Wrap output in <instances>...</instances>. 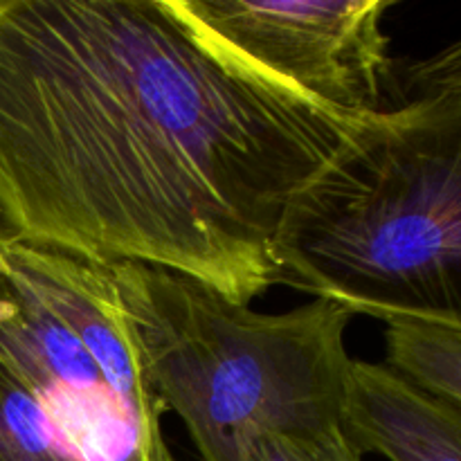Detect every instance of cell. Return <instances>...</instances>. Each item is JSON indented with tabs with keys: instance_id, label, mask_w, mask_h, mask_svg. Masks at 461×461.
I'll list each match as a JSON object with an SVG mask.
<instances>
[{
	"instance_id": "obj_2",
	"label": "cell",
	"mask_w": 461,
	"mask_h": 461,
	"mask_svg": "<svg viewBox=\"0 0 461 461\" xmlns=\"http://www.w3.org/2000/svg\"><path fill=\"white\" fill-rule=\"evenodd\" d=\"M282 284L349 315L461 333V95L356 122L293 198Z\"/></svg>"
},
{
	"instance_id": "obj_8",
	"label": "cell",
	"mask_w": 461,
	"mask_h": 461,
	"mask_svg": "<svg viewBox=\"0 0 461 461\" xmlns=\"http://www.w3.org/2000/svg\"><path fill=\"white\" fill-rule=\"evenodd\" d=\"M0 461H81L30 392L0 365Z\"/></svg>"
},
{
	"instance_id": "obj_11",
	"label": "cell",
	"mask_w": 461,
	"mask_h": 461,
	"mask_svg": "<svg viewBox=\"0 0 461 461\" xmlns=\"http://www.w3.org/2000/svg\"><path fill=\"white\" fill-rule=\"evenodd\" d=\"M9 237L7 232H5L3 223H0V275L5 273V268H7V252H9Z\"/></svg>"
},
{
	"instance_id": "obj_10",
	"label": "cell",
	"mask_w": 461,
	"mask_h": 461,
	"mask_svg": "<svg viewBox=\"0 0 461 461\" xmlns=\"http://www.w3.org/2000/svg\"><path fill=\"white\" fill-rule=\"evenodd\" d=\"M392 88L396 97L392 106L414 99L461 95V39L430 57L408 63L401 72L394 70Z\"/></svg>"
},
{
	"instance_id": "obj_3",
	"label": "cell",
	"mask_w": 461,
	"mask_h": 461,
	"mask_svg": "<svg viewBox=\"0 0 461 461\" xmlns=\"http://www.w3.org/2000/svg\"><path fill=\"white\" fill-rule=\"evenodd\" d=\"M106 268L144 378L203 461H248L264 432L345 430L354 315L327 300L259 313L174 270L131 261Z\"/></svg>"
},
{
	"instance_id": "obj_9",
	"label": "cell",
	"mask_w": 461,
	"mask_h": 461,
	"mask_svg": "<svg viewBox=\"0 0 461 461\" xmlns=\"http://www.w3.org/2000/svg\"><path fill=\"white\" fill-rule=\"evenodd\" d=\"M248 461H363L345 430L324 435L264 432L250 441Z\"/></svg>"
},
{
	"instance_id": "obj_7",
	"label": "cell",
	"mask_w": 461,
	"mask_h": 461,
	"mask_svg": "<svg viewBox=\"0 0 461 461\" xmlns=\"http://www.w3.org/2000/svg\"><path fill=\"white\" fill-rule=\"evenodd\" d=\"M387 367L461 408V333L435 324L385 322Z\"/></svg>"
},
{
	"instance_id": "obj_4",
	"label": "cell",
	"mask_w": 461,
	"mask_h": 461,
	"mask_svg": "<svg viewBox=\"0 0 461 461\" xmlns=\"http://www.w3.org/2000/svg\"><path fill=\"white\" fill-rule=\"evenodd\" d=\"M0 365L81 461H151L167 448L106 266L12 243L0 275Z\"/></svg>"
},
{
	"instance_id": "obj_1",
	"label": "cell",
	"mask_w": 461,
	"mask_h": 461,
	"mask_svg": "<svg viewBox=\"0 0 461 461\" xmlns=\"http://www.w3.org/2000/svg\"><path fill=\"white\" fill-rule=\"evenodd\" d=\"M356 122L239 61L180 0H0V223L16 246L250 304L282 284L288 207Z\"/></svg>"
},
{
	"instance_id": "obj_6",
	"label": "cell",
	"mask_w": 461,
	"mask_h": 461,
	"mask_svg": "<svg viewBox=\"0 0 461 461\" xmlns=\"http://www.w3.org/2000/svg\"><path fill=\"white\" fill-rule=\"evenodd\" d=\"M345 432L360 455L387 461H461V408L387 365L351 360Z\"/></svg>"
},
{
	"instance_id": "obj_12",
	"label": "cell",
	"mask_w": 461,
	"mask_h": 461,
	"mask_svg": "<svg viewBox=\"0 0 461 461\" xmlns=\"http://www.w3.org/2000/svg\"><path fill=\"white\" fill-rule=\"evenodd\" d=\"M151 461H176V459H174V455L169 453V448H165V450H162V453H158Z\"/></svg>"
},
{
	"instance_id": "obj_5",
	"label": "cell",
	"mask_w": 461,
	"mask_h": 461,
	"mask_svg": "<svg viewBox=\"0 0 461 461\" xmlns=\"http://www.w3.org/2000/svg\"><path fill=\"white\" fill-rule=\"evenodd\" d=\"M239 61L345 117L385 108L394 61L383 18L394 0H180Z\"/></svg>"
}]
</instances>
